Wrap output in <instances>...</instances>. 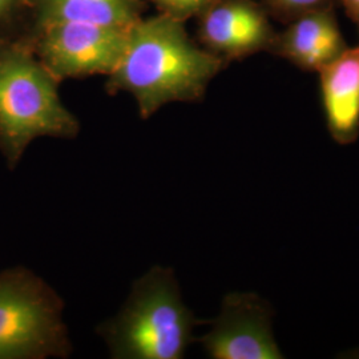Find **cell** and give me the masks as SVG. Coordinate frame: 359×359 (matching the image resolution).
<instances>
[{"label": "cell", "mask_w": 359, "mask_h": 359, "mask_svg": "<svg viewBox=\"0 0 359 359\" xmlns=\"http://www.w3.org/2000/svg\"><path fill=\"white\" fill-rule=\"evenodd\" d=\"M226 63L189 38L184 22L164 13L142 18L129 29L124 55L105 90L128 92L148 120L169 103H197Z\"/></svg>", "instance_id": "1"}, {"label": "cell", "mask_w": 359, "mask_h": 359, "mask_svg": "<svg viewBox=\"0 0 359 359\" xmlns=\"http://www.w3.org/2000/svg\"><path fill=\"white\" fill-rule=\"evenodd\" d=\"M60 83L26 39H0V154L10 169L35 139L74 140L80 133L60 99Z\"/></svg>", "instance_id": "2"}, {"label": "cell", "mask_w": 359, "mask_h": 359, "mask_svg": "<svg viewBox=\"0 0 359 359\" xmlns=\"http://www.w3.org/2000/svg\"><path fill=\"white\" fill-rule=\"evenodd\" d=\"M201 322L182 299L175 270L154 265L139 277L115 317L96 334L114 359H181Z\"/></svg>", "instance_id": "3"}, {"label": "cell", "mask_w": 359, "mask_h": 359, "mask_svg": "<svg viewBox=\"0 0 359 359\" xmlns=\"http://www.w3.org/2000/svg\"><path fill=\"white\" fill-rule=\"evenodd\" d=\"M65 301L23 268L0 273V359L69 358Z\"/></svg>", "instance_id": "4"}, {"label": "cell", "mask_w": 359, "mask_h": 359, "mask_svg": "<svg viewBox=\"0 0 359 359\" xmlns=\"http://www.w3.org/2000/svg\"><path fill=\"white\" fill-rule=\"evenodd\" d=\"M129 31L63 22L40 27L22 35L59 81L109 75L120 63Z\"/></svg>", "instance_id": "5"}, {"label": "cell", "mask_w": 359, "mask_h": 359, "mask_svg": "<svg viewBox=\"0 0 359 359\" xmlns=\"http://www.w3.org/2000/svg\"><path fill=\"white\" fill-rule=\"evenodd\" d=\"M273 310L255 293H229L208 333L197 341L215 359H277L283 354L271 329Z\"/></svg>", "instance_id": "6"}, {"label": "cell", "mask_w": 359, "mask_h": 359, "mask_svg": "<svg viewBox=\"0 0 359 359\" xmlns=\"http://www.w3.org/2000/svg\"><path fill=\"white\" fill-rule=\"evenodd\" d=\"M196 18L198 44L226 65L269 52L277 34L269 13L256 0H213Z\"/></svg>", "instance_id": "7"}, {"label": "cell", "mask_w": 359, "mask_h": 359, "mask_svg": "<svg viewBox=\"0 0 359 359\" xmlns=\"http://www.w3.org/2000/svg\"><path fill=\"white\" fill-rule=\"evenodd\" d=\"M347 50L334 8L306 13L277 32L269 52L304 71L320 72Z\"/></svg>", "instance_id": "8"}, {"label": "cell", "mask_w": 359, "mask_h": 359, "mask_svg": "<svg viewBox=\"0 0 359 359\" xmlns=\"http://www.w3.org/2000/svg\"><path fill=\"white\" fill-rule=\"evenodd\" d=\"M320 74L323 111L335 142L348 145L359 136V46L347 47Z\"/></svg>", "instance_id": "9"}, {"label": "cell", "mask_w": 359, "mask_h": 359, "mask_svg": "<svg viewBox=\"0 0 359 359\" xmlns=\"http://www.w3.org/2000/svg\"><path fill=\"white\" fill-rule=\"evenodd\" d=\"M28 4L29 25L25 34L63 22L129 31L148 8L147 0H28Z\"/></svg>", "instance_id": "10"}, {"label": "cell", "mask_w": 359, "mask_h": 359, "mask_svg": "<svg viewBox=\"0 0 359 359\" xmlns=\"http://www.w3.org/2000/svg\"><path fill=\"white\" fill-rule=\"evenodd\" d=\"M261 3L270 18L287 25L302 15L334 8L337 0H262Z\"/></svg>", "instance_id": "11"}, {"label": "cell", "mask_w": 359, "mask_h": 359, "mask_svg": "<svg viewBox=\"0 0 359 359\" xmlns=\"http://www.w3.org/2000/svg\"><path fill=\"white\" fill-rule=\"evenodd\" d=\"M28 25V0H0V39L22 36Z\"/></svg>", "instance_id": "12"}, {"label": "cell", "mask_w": 359, "mask_h": 359, "mask_svg": "<svg viewBox=\"0 0 359 359\" xmlns=\"http://www.w3.org/2000/svg\"><path fill=\"white\" fill-rule=\"evenodd\" d=\"M154 3L158 13L181 22L198 16L213 0H148Z\"/></svg>", "instance_id": "13"}, {"label": "cell", "mask_w": 359, "mask_h": 359, "mask_svg": "<svg viewBox=\"0 0 359 359\" xmlns=\"http://www.w3.org/2000/svg\"><path fill=\"white\" fill-rule=\"evenodd\" d=\"M344 6L346 15L357 26L359 32V0H338Z\"/></svg>", "instance_id": "14"}]
</instances>
